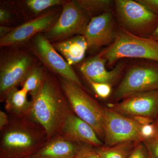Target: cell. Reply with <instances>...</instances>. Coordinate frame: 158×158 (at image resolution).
I'll return each mask as SVG.
<instances>
[{
  "mask_svg": "<svg viewBox=\"0 0 158 158\" xmlns=\"http://www.w3.org/2000/svg\"><path fill=\"white\" fill-rule=\"evenodd\" d=\"M72 113L60 83L46 76L42 88L32 102L29 116L44 129L49 140L61 134Z\"/></svg>",
  "mask_w": 158,
  "mask_h": 158,
  "instance_id": "obj_1",
  "label": "cell"
},
{
  "mask_svg": "<svg viewBox=\"0 0 158 158\" xmlns=\"http://www.w3.org/2000/svg\"><path fill=\"white\" fill-rule=\"evenodd\" d=\"M48 141L44 129L28 116H10L1 131L0 158H31Z\"/></svg>",
  "mask_w": 158,
  "mask_h": 158,
  "instance_id": "obj_2",
  "label": "cell"
},
{
  "mask_svg": "<svg viewBox=\"0 0 158 158\" xmlns=\"http://www.w3.org/2000/svg\"><path fill=\"white\" fill-rule=\"evenodd\" d=\"M99 55L113 65L123 58L145 59L158 62V41L150 37L137 36L120 27L115 40Z\"/></svg>",
  "mask_w": 158,
  "mask_h": 158,
  "instance_id": "obj_3",
  "label": "cell"
},
{
  "mask_svg": "<svg viewBox=\"0 0 158 158\" xmlns=\"http://www.w3.org/2000/svg\"><path fill=\"white\" fill-rule=\"evenodd\" d=\"M60 84L73 113L92 127L101 139H104L105 108L74 82L62 77Z\"/></svg>",
  "mask_w": 158,
  "mask_h": 158,
  "instance_id": "obj_4",
  "label": "cell"
},
{
  "mask_svg": "<svg viewBox=\"0 0 158 158\" xmlns=\"http://www.w3.org/2000/svg\"><path fill=\"white\" fill-rule=\"evenodd\" d=\"M116 15L119 27L135 35L150 37L158 25V15L136 1L115 0Z\"/></svg>",
  "mask_w": 158,
  "mask_h": 158,
  "instance_id": "obj_5",
  "label": "cell"
},
{
  "mask_svg": "<svg viewBox=\"0 0 158 158\" xmlns=\"http://www.w3.org/2000/svg\"><path fill=\"white\" fill-rule=\"evenodd\" d=\"M156 90H158V62H139L128 69L114 98L119 100L133 94Z\"/></svg>",
  "mask_w": 158,
  "mask_h": 158,
  "instance_id": "obj_6",
  "label": "cell"
},
{
  "mask_svg": "<svg viewBox=\"0 0 158 158\" xmlns=\"http://www.w3.org/2000/svg\"><path fill=\"white\" fill-rule=\"evenodd\" d=\"M104 133L105 146L127 142H141V126L133 118L110 108H105Z\"/></svg>",
  "mask_w": 158,
  "mask_h": 158,
  "instance_id": "obj_7",
  "label": "cell"
},
{
  "mask_svg": "<svg viewBox=\"0 0 158 158\" xmlns=\"http://www.w3.org/2000/svg\"><path fill=\"white\" fill-rule=\"evenodd\" d=\"M88 23L86 12L76 3H65L59 19L48 30L45 37L59 39L82 34Z\"/></svg>",
  "mask_w": 158,
  "mask_h": 158,
  "instance_id": "obj_8",
  "label": "cell"
},
{
  "mask_svg": "<svg viewBox=\"0 0 158 158\" xmlns=\"http://www.w3.org/2000/svg\"><path fill=\"white\" fill-rule=\"evenodd\" d=\"M110 109L127 117L145 116L155 120L158 115V90L133 94Z\"/></svg>",
  "mask_w": 158,
  "mask_h": 158,
  "instance_id": "obj_9",
  "label": "cell"
},
{
  "mask_svg": "<svg viewBox=\"0 0 158 158\" xmlns=\"http://www.w3.org/2000/svg\"><path fill=\"white\" fill-rule=\"evenodd\" d=\"M117 29L113 11H106L92 17L82 32L88 43V48L96 49L109 46L116 37Z\"/></svg>",
  "mask_w": 158,
  "mask_h": 158,
  "instance_id": "obj_10",
  "label": "cell"
},
{
  "mask_svg": "<svg viewBox=\"0 0 158 158\" xmlns=\"http://www.w3.org/2000/svg\"><path fill=\"white\" fill-rule=\"evenodd\" d=\"M32 60L26 55H19L7 59L0 70L1 101L8 92L21 85L31 70Z\"/></svg>",
  "mask_w": 158,
  "mask_h": 158,
  "instance_id": "obj_11",
  "label": "cell"
},
{
  "mask_svg": "<svg viewBox=\"0 0 158 158\" xmlns=\"http://www.w3.org/2000/svg\"><path fill=\"white\" fill-rule=\"evenodd\" d=\"M34 42L37 53L52 70L62 77L82 87L80 78L71 65L57 52L53 45L51 44L44 36L38 34Z\"/></svg>",
  "mask_w": 158,
  "mask_h": 158,
  "instance_id": "obj_12",
  "label": "cell"
},
{
  "mask_svg": "<svg viewBox=\"0 0 158 158\" xmlns=\"http://www.w3.org/2000/svg\"><path fill=\"white\" fill-rule=\"evenodd\" d=\"M56 18L54 13L44 15L13 29L9 34L1 38V46L16 45L25 42L35 34L48 30L55 23Z\"/></svg>",
  "mask_w": 158,
  "mask_h": 158,
  "instance_id": "obj_13",
  "label": "cell"
},
{
  "mask_svg": "<svg viewBox=\"0 0 158 158\" xmlns=\"http://www.w3.org/2000/svg\"><path fill=\"white\" fill-rule=\"evenodd\" d=\"M106 63V60L98 54L84 62L80 69L88 82L105 83L112 86L121 76L124 65L120 62L112 70H108Z\"/></svg>",
  "mask_w": 158,
  "mask_h": 158,
  "instance_id": "obj_14",
  "label": "cell"
},
{
  "mask_svg": "<svg viewBox=\"0 0 158 158\" xmlns=\"http://www.w3.org/2000/svg\"><path fill=\"white\" fill-rule=\"evenodd\" d=\"M61 135L75 142L96 148L104 145L92 127L73 113L66 119Z\"/></svg>",
  "mask_w": 158,
  "mask_h": 158,
  "instance_id": "obj_15",
  "label": "cell"
},
{
  "mask_svg": "<svg viewBox=\"0 0 158 158\" xmlns=\"http://www.w3.org/2000/svg\"><path fill=\"white\" fill-rule=\"evenodd\" d=\"M82 144L60 134L48 140L31 158H75Z\"/></svg>",
  "mask_w": 158,
  "mask_h": 158,
  "instance_id": "obj_16",
  "label": "cell"
},
{
  "mask_svg": "<svg viewBox=\"0 0 158 158\" xmlns=\"http://www.w3.org/2000/svg\"><path fill=\"white\" fill-rule=\"evenodd\" d=\"M53 46L70 65L81 62L85 58L86 51L88 49L87 40L82 35L57 43Z\"/></svg>",
  "mask_w": 158,
  "mask_h": 158,
  "instance_id": "obj_17",
  "label": "cell"
},
{
  "mask_svg": "<svg viewBox=\"0 0 158 158\" xmlns=\"http://www.w3.org/2000/svg\"><path fill=\"white\" fill-rule=\"evenodd\" d=\"M27 92L18 87L9 90L4 99L5 110L11 116L21 117L30 114L32 102L29 100Z\"/></svg>",
  "mask_w": 158,
  "mask_h": 158,
  "instance_id": "obj_18",
  "label": "cell"
},
{
  "mask_svg": "<svg viewBox=\"0 0 158 158\" xmlns=\"http://www.w3.org/2000/svg\"><path fill=\"white\" fill-rule=\"evenodd\" d=\"M138 143L127 141L113 146L103 145L95 148V149L101 158H128L133 148Z\"/></svg>",
  "mask_w": 158,
  "mask_h": 158,
  "instance_id": "obj_19",
  "label": "cell"
},
{
  "mask_svg": "<svg viewBox=\"0 0 158 158\" xmlns=\"http://www.w3.org/2000/svg\"><path fill=\"white\" fill-rule=\"evenodd\" d=\"M45 76L40 68L36 67L32 69L21 85L23 89L31 95V102L34 100L40 91Z\"/></svg>",
  "mask_w": 158,
  "mask_h": 158,
  "instance_id": "obj_20",
  "label": "cell"
},
{
  "mask_svg": "<svg viewBox=\"0 0 158 158\" xmlns=\"http://www.w3.org/2000/svg\"><path fill=\"white\" fill-rule=\"evenodd\" d=\"M78 5L87 13L101 12V14L111 10L114 1L110 0H81L77 1Z\"/></svg>",
  "mask_w": 158,
  "mask_h": 158,
  "instance_id": "obj_21",
  "label": "cell"
},
{
  "mask_svg": "<svg viewBox=\"0 0 158 158\" xmlns=\"http://www.w3.org/2000/svg\"><path fill=\"white\" fill-rule=\"evenodd\" d=\"M26 3L34 13L38 14L52 6L61 5L63 2L60 0H28Z\"/></svg>",
  "mask_w": 158,
  "mask_h": 158,
  "instance_id": "obj_22",
  "label": "cell"
},
{
  "mask_svg": "<svg viewBox=\"0 0 158 158\" xmlns=\"http://www.w3.org/2000/svg\"><path fill=\"white\" fill-rule=\"evenodd\" d=\"M94 91L100 98L105 99L110 96L112 92V85L105 83L88 82Z\"/></svg>",
  "mask_w": 158,
  "mask_h": 158,
  "instance_id": "obj_23",
  "label": "cell"
},
{
  "mask_svg": "<svg viewBox=\"0 0 158 158\" xmlns=\"http://www.w3.org/2000/svg\"><path fill=\"white\" fill-rule=\"evenodd\" d=\"M147 149L149 158H158V136L142 141Z\"/></svg>",
  "mask_w": 158,
  "mask_h": 158,
  "instance_id": "obj_24",
  "label": "cell"
},
{
  "mask_svg": "<svg viewBox=\"0 0 158 158\" xmlns=\"http://www.w3.org/2000/svg\"><path fill=\"white\" fill-rule=\"evenodd\" d=\"M75 158H101L95 148L83 144Z\"/></svg>",
  "mask_w": 158,
  "mask_h": 158,
  "instance_id": "obj_25",
  "label": "cell"
},
{
  "mask_svg": "<svg viewBox=\"0 0 158 158\" xmlns=\"http://www.w3.org/2000/svg\"><path fill=\"white\" fill-rule=\"evenodd\" d=\"M140 135L141 142L155 137L156 135V130L154 123L141 126Z\"/></svg>",
  "mask_w": 158,
  "mask_h": 158,
  "instance_id": "obj_26",
  "label": "cell"
},
{
  "mask_svg": "<svg viewBox=\"0 0 158 158\" xmlns=\"http://www.w3.org/2000/svg\"><path fill=\"white\" fill-rule=\"evenodd\" d=\"M128 158H149L146 148L140 142L136 144Z\"/></svg>",
  "mask_w": 158,
  "mask_h": 158,
  "instance_id": "obj_27",
  "label": "cell"
},
{
  "mask_svg": "<svg viewBox=\"0 0 158 158\" xmlns=\"http://www.w3.org/2000/svg\"><path fill=\"white\" fill-rule=\"evenodd\" d=\"M136 1L149 11L158 15V0H136Z\"/></svg>",
  "mask_w": 158,
  "mask_h": 158,
  "instance_id": "obj_28",
  "label": "cell"
},
{
  "mask_svg": "<svg viewBox=\"0 0 158 158\" xmlns=\"http://www.w3.org/2000/svg\"><path fill=\"white\" fill-rule=\"evenodd\" d=\"M9 122V117L6 112L0 111V131L7 126Z\"/></svg>",
  "mask_w": 158,
  "mask_h": 158,
  "instance_id": "obj_29",
  "label": "cell"
},
{
  "mask_svg": "<svg viewBox=\"0 0 158 158\" xmlns=\"http://www.w3.org/2000/svg\"><path fill=\"white\" fill-rule=\"evenodd\" d=\"M133 118L135 121L138 123L141 126L144 125L150 124L153 123L155 120L152 118H148V117H145V116H134L132 117H130Z\"/></svg>",
  "mask_w": 158,
  "mask_h": 158,
  "instance_id": "obj_30",
  "label": "cell"
},
{
  "mask_svg": "<svg viewBox=\"0 0 158 158\" xmlns=\"http://www.w3.org/2000/svg\"><path fill=\"white\" fill-rule=\"evenodd\" d=\"M11 16L10 12L3 9H0V22H5L9 20Z\"/></svg>",
  "mask_w": 158,
  "mask_h": 158,
  "instance_id": "obj_31",
  "label": "cell"
},
{
  "mask_svg": "<svg viewBox=\"0 0 158 158\" xmlns=\"http://www.w3.org/2000/svg\"><path fill=\"white\" fill-rule=\"evenodd\" d=\"M12 28L8 27L1 26L0 27V36L1 38L5 37V36L9 34L13 30Z\"/></svg>",
  "mask_w": 158,
  "mask_h": 158,
  "instance_id": "obj_32",
  "label": "cell"
},
{
  "mask_svg": "<svg viewBox=\"0 0 158 158\" xmlns=\"http://www.w3.org/2000/svg\"><path fill=\"white\" fill-rule=\"evenodd\" d=\"M150 37L152 38V39L155 40H157V41H158V25L155 31L152 34L151 36Z\"/></svg>",
  "mask_w": 158,
  "mask_h": 158,
  "instance_id": "obj_33",
  "label": "cell"
},
{
  "mask_svg": "<svg viewBox=\"0 0 158 158\" xmlns=\"http://www.w3.org/2000/svg\"><path fill=\"white\" fill-rule=\"evenodd\" d=\"M155 125L156 130V135L158 136V115L156 118L154 122Z\"/></svg>",
  "mask_w": 158,
  "mask_h": 158,
  "instance_id": "obj_34",
  "label": "cell"
}]
</instances>
